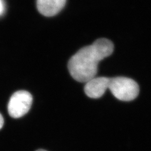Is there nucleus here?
Masks as SVG:
<instances>
[{
	"label": "nucleus",
	"mask_w": 151,
	"mask_h": 151,
	"mask_svg": "<svg viewBox=\"0 0 151 151\" xmlns=\"http://www.w3.org/2000/svg\"><path fill=\"white\" fill-rule=\"evenodd\" d=\"M66 0H37L39 12L45 16L55 15L65 6Z\"/></svg>",
	"instance_id": "5"
},
{
	"label": "nucleus",
	"mask_w": 151,
	"mask_h": 151,
	"mask_svg": "<svg viewBox=\"0 0 151 151\" xmlns=\"http://www.w3.org/2000/svg\"><path fill=\"white\" fill-rule=\"evenodd\" d=\"M114 51L112 42L105 38L98 39L74 54L68 62V68L76 81L86 82L95 77L99 63L110 56Z\"/></svg>",
	"instance_id": "1"
},
{
	"label": "nucleus",
	"mask_w": 151,
	"mask_h": 151,
	"mask_svg": "<svg viewBox=\"0 0 151 151\" xmlns=\"http://www.w3.org/2000/svg\"><path fill=\"white\" fill-rule=\"evenodd\" d=\"M37 151H45V150H38Z\"/></svg>",
	"instance_id": "8"
},
{
	"label": "nucleus",
	"mask_w": 151,
	"mask_h": 151,
	"mask_svg": "<svg viewBox=\"0 0 151 151\" xmlns=\"http://www.w3.org/2000/svg\"><path fill=\"white\" fill-rule=\"evenodd\" d=\"M109 78L105 77H94L86 82L84 91L88 97L98 99L103 96L109 88Z\"/></svg>",
	"instance_id": "4"
},
{
	"label": "nucleus",
	"mask_w": 151,
	"mask_h": 151,
	"mask_svg": "<svg viewBox=\"0 0 151 151\" xmlns=\"http://www.w3.org/2000/svg\"><path fill=\"white\" fill-rule=\"evenodd\" d=\"M32 103L30 93L24 90L16 91L11 96L8 104L9 114L12 118H21L29 111Z\"/></svg>",
	"instance_id": "3"
},
{
	"label": "nucleus",
	"mask_w": 151,
	"mask_h": 151,
	"mask_svg": "<svg viewBox=\"0 0 151 151\" xmlns=\"http://www.w3.org/2000/svg\"><path fill=\"white\" fill-rule=\"evenodd\" d=\"M108 88L116 99L124 101L135 99L139 92L137 83L133 80L125 77L110 78Z\"/></svg>",
	"instance_id": "2"
},
{
	"label": "nucleus",
	"mask_w": 151,
	"mask_h": 151,
	"mask_svg": "<svg viewBox=\"0 0 151 151\" xmlns=\"http://www.w3.org/2000/svg\"><path fill=\"white\" fill-rule=\"evenodd\" d=\"M5 7L3 0H0V16H1L5 12Z\"/></svg>",
	"instance_id": "6"
},
{
	"label": "nucleus",
	"mask_w": 151,
	"mask_h": 151,
	"mask_svg": "<svg viewBox=\"0 0 151 151\" xmlns=\"http://www.w3.org/2000/svg\"><path fill=\"white\" fill-rule=\"evenodd\" d=\"M4 123V120L3 118V116H2V115L0 114V129L2 128L3 125Z\"/></svg>",
	"instance_id": "7"
}]
</instances>
